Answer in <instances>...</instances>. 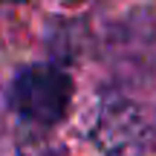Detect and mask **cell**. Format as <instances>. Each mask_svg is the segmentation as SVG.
<instances>
[{"instance_id": "6da1fadb", "label": "cell", "mask_w": 156, "mask_h": 156, "mask_svg": "<svg viewBox=\"0 0 156 156\" xmlns=\"http://www.w3.org/2000/svg\"><path fill=\"white\" fill-rule=\"evenodd\" d=\"M9 101L17 116L35 127H52L67 116L73 101V81L64 69L49 64H35L15 75L9 87Z\"/></svg>"}, {"instance_id": "7a4b0ae2", "label": "cell", "mask_w": 156, "mask_h": 156, "mask_svg": "<svg viewBox=\"0 0 156 156\" xmlns=\"http://www.w3.org/2000/svg\"><path fill=\"white\" fill-rule=\"evenodd\" d=\"M93 136L107 156H151L156 151L153 119L130 98L101 101Z\"/></svg>"}]
</instances>
